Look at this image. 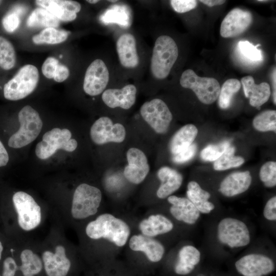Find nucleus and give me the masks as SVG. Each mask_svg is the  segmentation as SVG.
Masks as SVG:
<instances>
[{"label": "nucleus", "mask_w": 276, "mask_h": 276, "mask_svg": "<svg viewBox=\"0 0 276 276\" xmlns=\"http://www.w3.org/2000/svg\"><path fill=\"white\" fill-rule=\"evenodd\" d=\"M128 165L124 170L126 179L133 184L142 182L147 176L150 167L144 153L136 148H131L126 153Z\"/></svg>", "instance_id": "dca6fc26"}, {"label": "nucleus", "mask_w": 276, "mask_h": 276, "mask_svg": "<svg viewBox=\"0 0 276 276\" xmlns=\"http://www.w3.org/2000/svg\"><path fill=\"white\" fill-rule=\"evenodd\" d=\"M9 159L8 153L4 145L0 141V167L7 165Z\"/></svg>", "instance_id": "de8ad7c7"}, {"label": "nucleus", "mask_w": 276, "mask_h": 276, "mask_svg": "<svg viewBox=\"0 0 276 276\" xmlns=\"http://www.w3.org/2000/svg\"><path fill=\"white\" fill-rule=\"evenodd\" d=\"M29 27L55 28L59 25L58 19L52 13L41 7L34 9L27 20Z\"/></svg>", "instance_id": "c85d7f7f"}, {"label": "nucleus", "mask_w": 276, "mask_h": 276, "mask_svg": "<svg viewBox=\"0 0 276 276\" xmlns=\"http://www.w3.org/2000/svg\"><path fill=\"white\" fill-rule=\"evenodd\" d=\"M197 151L196 144L192 143L189 147L173 155L172 160L177 164L186 163L192 159Z\"/></svg>", "instance_id": "ea45409f"}, {"label": "nucleus", "mask_w": 276, "mask_h": 276, "mask_svg": "<svg viewBox=\"0 0 276 276\" xmlns=\"http://www.w3.org/2000/svg\"><path fill=\"white\" fill-rule=\"evenodd\" d=\"M252 21L251 13L239 8L229 11L223 19L220 29L224 38L234 37L244 33Z\"/></svg>", "instance_id": "2eb2a0df"}, {"label": "nucleus", "mask_w": 276, "mask_h": 276, "mask_svg": "<svg viewBox=\"0 0 276 276\" xmlns=\"http://www.w3.org/2000/svg\"><path fill=\"white\" fill-rule=\"evenodd\" d=\"M260 44L254 45L248 41H240L238 43L237 50L242 57L251 62H260L263 59L262 51L258 49Z\"/></svg>", "instance_id": "c9c22d12"}, {"label": "nucleus", "mask_w": 276, "mask_h": 276, "mask_svg": "<svg viewBox=\"0 0 276 276\" xmlns=\"http://www.w3.org/2000/svg\"><path fill=\"white\" fill-rule=\"evenodd\" d=\"M251 181L252 178L248 171L234 172L221 181L219 191L226 197H233L247 191Z\"/></svg>", "instance_id": "412c9836"}, {"label": "nucleus", "mask_w": 276, "mask_h": 276, "mask_svg": "<svg viewBox=\"0 0 276 276\" xmlns=\"http://www.w3.org/2000/svg\"><path fill=\"white\" fill-rule=\"evenodd\" d=\"M235 151L234 147L231 145L228 147L224 153L214 161V169L217 171H223L242 165L245 160L241 156H235Z\"/></svg>", "instance_id": "7c9ffc66"}, {"label": "nucleus", "mask_w": 276, "mask_h": 276, "mask_svg": "<svg viewBox=\"0 0 276 276\" xmlns=\"http://www.w3.org/2000/svg\"><path fill=\"white\" fill-rule=\"evenodd\" d=\"M86 235L90 239H104L121 247L127 242L130 228L123 220L110 213H103L89 222L85 229Z\"/></svg>", "instance_id": "f257e3e1"}, {"label": "nucleus", "mask_w": 276, "mask_h": 276, "mask_svg": "<svg viewBox=\"0 0 276 276\" xmlns=\"http://www.w3.org/2000/svg\"><path fill=\"white\" fill-rule=\"evenodd\" d=\"M86 2H88V3L94 4H96L98 2H99V1H98V0H88V1H86Z\"/></svg>", "instance_id": "603ef678"}, {"label": "nucleus", "mask_w": 276, "mask_h": 276, "mask_svg": "<svg viewBox=\"0 0 276 276\" xmlns=\"http://www.w3.org/2000/svg\"><path fill=\"white\" fill-rule=\"evenodd\" d=\"M178 49L170 36L162 35L156 39L150 60V71L156 79L166 78L177 60Z\"/></svg>", "instance_id": "f03ea898"}, {"label": "nucleus", "mask_w": 276, "mask_h": 276, "mask_svg": "<svg viewBox=\"0 0 276 276\" xmlns=\"http://www.w3.org/2000/svg\"><path fill=\"white\" fill-rule=\"evenodd\" d=\"M167 200L171 204L170 212L176 220L193 224L200 217V213L187 198L170 195Z\"/></svg>", "instance_id": "aec40b11"}, {"label": "nucleus", "mask_w": 276, "mask_h": 276, "mask_svg": "<svg viewBox=\"0 0 276 276\" xmlns=\"http://www.w3.org/2000/svg\"><path fill=\"white\" fill-rule=\"evenodd\" d=\"M109 2H111V3H115V2H117L118 1L117 0H115V1H108Z\"/></svg>", "instance_id": "864d4df0"}, {"label": "nucleus", "mask_w": 276, "mask_h": 276, "mask_svg": "<svg viewBox=\"0 0 276 276\" xmlns=\"http://www.w3.org/2000/svg\"><path fill=\"white\" fill-rule=\"evenodd\" d=\"M17 270L18 265L13 258L8 257L4 260L2 276H15Z\"/></svg>", "instance_id": "37998d69"}, {"label": "nucleus", "mask_w": 276, "mask_h": 276, "mask_svg": "<svg viewBox=\"0 0 276 276\" xmlns=\"http://www.w3.org/2000/svg\"><path fill=\"white\" fill-rule=\"evenodd\" d=\"M198 129L193 124L180 128L172 137L169 145L171 152L175 155L189 147L197 136Z\"/></svg>", "instance_id": "bb28decb"}, {"label": "nucleus", "mask_w": 276, "mask_h": 276, "mask_svg": "<svg viewBox=\"0 0 276 276\" xmlns=\"http://www.w3.org/2000/svg\"><path fill=\"white\" fill-rule=\"evenodd\" d=\"M254 127L258 131L276 132V111L267 110L257 114L252 121Z\"/></svg>", "instance_id": "473e14b6"}, {"label": "nucleus", "mask_w": 276, "mask_h": 276, "mask_svg": "<svg viewBox=\"0 0 276 276\" xmlns=\"http://www.w3.org/2000/svg\"><path fill=\"white\" fill-rule=\"evenodd\" d=\"M116 49L119 61L123 67L134 68L139 65L136 39L132 34L121 35L117 41Z\"/></svg>", "instance_id": "6ab92c4d"}, {"label": "nucleus", "mask_w": 276, "mask_h": 276, "mask_svg": "<svg viewBox=\"0 0 276 276\" xmlns=\"http://www.w3.org/2000/svg\"><path fill=\"white\" fill-rule=\"evenodd\" d=\"M200 260V252L192 245L182 247L178 254V260L174 266L175 272L179 275L191 273Z\"/></svg>", "instance_id": "393cba45"}, {"label": "nucleus", "mask_w": 276, "mask_h": 276, "mask_svg": "<svg viewBox=\"0 0 276 276\" xmlns=\"http://www.w3.org/2000/svg\"><path fill=\"white\" fill-rule=\"evenodd\" d=\"M37 5L46 9L53 14L57 19L64 21H71L77 17V14L67 11L57 5L54 0H38L35 1Z\"/></svg>", "instance_id": "f704fd0d"}, {"label": "nucleus", "mask_w": 276, "mask_h": 276, "mask_svg": "<svg viewBox=\"0 0 276 276\" xmlns=\"http://www.w3.org/2000/svg\"><path fill=\"white\" fill-rule=\"evenodd\" d=\"M55 2L64 9L77 13L81 9V5L78 2L71 0H54Z\"/></svg>", "instance_id": "a18cd8bd"}, {"label": "nucleus", "mask_w": 276, "mask_h": 276, "mask_svg": "<svg viewBox=\"0 0 276 276\" xmlns=\"http://www.w3.org/2000/svg\"><path fill=\"white\" fill-rule=\"evenodd\" d=\"M179 82L182 87L192 90L202 103L211 104L218 98L221 87L214 78L201 77L193 70L188 69L182 73Z\"/></svg>", "instance_id": "6e6552de"}, {"label": "nucleus", "mask_w": 276, "mask_h": 276, "mask_svg": "<svg viewBox=\"0 0 276 276\" xmlns=\"http://www.w3.org/2000/svg\"><path fill=\"white\" fill-rule=\"evenodd\" d=\"M70 71L67 66L59 63L55 72L53 79L57 82H62L67 79Z\"/></svg>", "instance_id": "49530a36"}, {"label": "nucleus", "mask_w": 276, "mask_h": 276, "mask_svg": "<svg viewBox=\"0 0 276 276\" xmlns=\"http://www.w3.org/2000/svg\"><path fill=\"white\" fill-rule=\"evenodd\" d=\"M129 247L133 251L143 252L152 262L160 261L165 253V247L159 241L142 234L131 236L129 239Z\"/></svg>", "instance_id": "a211bd4d"}, {"label": "nucleus", "mask_w": 276, "mask_h": 276, "mask_svg": "<svg viewBox=\"0 0 276 276\" xmlns=\"http://www.w3.org/2000/svg\"><path fill=\"white\" fill-rule=\"evenodd\" d=\"M272 98L273 102L274 104H276V71L275 68H274L272 73Z\"/></svg>", "instance_id": "09e8293b"}, {"label": "nucleus", "mask_w": 276, "mask_h": 276, "mask_svg": "<svg viewBox=\"0 0 276 276\" xmlns=\"http://www.w3.org/2000/svg\"><path fill=\"white\" fill-rule=\"evenodd\" d=\"M259 176L265 187H274L276 185V163L273 161L265 163L260 169Z\"/></svg>", "instance_id": "4c0bfd02"}, {"label": "nucleus", "mask_w": 276, "mask_h": 276, "mask_svg": "<svg viewBox=\"0 0 276 276\" xmlns=\"http://www.w3.org/2000/svg\"><path fill=\"white\" fill-rule=\"evenodd\" d=\"M187 188V198L193 203L200 213L208 214L214 209V204L209 201L211 194L203 190L197 182H189Z\"/></svg>", "instance_id": "a878e982"}, {"label": "nucleus", "mask_w": 276, "mask_h": 276, "mask_svg": "<svg viewBox=\"0 0 276 276\" xmlns=\"http://www.w3.org/2000/svg\"><path fill=\"white\" fill-rule=\"evenodd\" d=\"M199 1L209 7L221 5L225 2V1L223 0H200Z\"/></svg>", "instance_id": "8fccbe9b"}, {"label": "nucleus", "mask_w": 276, "mask_h": 276, "mask_svg": "<svg viewBox=\"0 0 276 276\" xmlns=\"http://www.w3.org/2000/svg\"><path fill=\"white\" fill-rule=\"evenodd\" d=\"M59 61L53 57H49L42 65V72L43 75L49 79L53 78Z\"/></svg>", "instance_id": "79ce46f5"}, {"label": "nucleus", "mask_w": 276, "mask_h": 276, "mask_svg": "<svg viewBox=\"0 0 276 276\" xmlns=\"http://www.w3.org/2000/svg\"><path fill=\"white\" fill-rule=\"evenodd\" d=\"M100 190L82 183L77 187L73 194L71 208L72 217L78 220L85 219L96 214L102 200Z\"/></svg>", "instance_id": "20e7f679"}, {"label": "nucleus", "mask_w": 276, "mask_h": 276, "mask_svg": "<svg viewBox=\"0 0 276 276\" xmlns=\"http://www.w3.org/2000/svg\"><path fill=\"white\" fill-rule=\"evenodd\" d=\"M68 36V32L55 28H47L33 36L32 40L36 44H58L64 42Z\"/></svg>", "instance_id": "c756f323"}, {"label": "nucleus", "mask_w": 276, "mask_h": 276, "mask_svg": "<svg viewBox=\"0 0 276 276\" xmlns=\"http://www.w3.org/2000/svg\"><path fill=\"white\" fill-rule=\"evenodd\" d=\"M71 137L72 133L66 128H54L48 131L43 134L42 141L36 146V155L43 160L53 155L59 149L70 152L75 151L78 143Z\"/></svg>", "instance_id": "423d86ee"}, {"label": "nucleus", "mask_w": 276, "mask_h": 276, "mask_svg": "<svg viewBox=\"0 0 276 276\" xmlns=\"http://www.w3.org/2000/svg\"><path fill=\"white\" fill-rule=\"evenodd\" d=\"M245 96L249 99V104L253 107L260 108L269 99L270 88L268 83L262 82L256 84L251 76L243 77L241 80Z\"/></svg>", "instance_id": "4be33fe9"}, {"label": "nucleus", "mask_w": 276, "mask_h": 276, "mask_svg": "<svg viewBox=\"0 0 276 276\" xmlns=\"http://www.w3.org/2000/svg\"><path fill=\"white\" fill-rule=\"evenodd\" d=\"M109 80V73L106 64L102 60L96 59L86 69L83 90L89 96H98L104 91Z\"/></svg>", "instance_id": "f8f14e48"}, {"label": "nucleus", "mask_w": 276, "mask_h": 276, "mask_svg": "<svg viewBox=\"0 0 276 276\" xmlns=\"http://www.w3.org/2000/svg\"><path fill=\"white\" fill-rule=\"evenodd\" d=\"M3 251V245L2 242L0 241V260L2 258Z\"/></svg>", "instance_id": "3c124183"}, {"label": "nucleus", "mask_w": 276, "mask_h": 276, "mask_svg": "<svg viewBox=\"0 0 276 276\" xmlns=\"http://www.w3.org/2000/svg\"><path fill=\"white\" fill-rule=\"evenodd\" d=\"M263 215L268 220H276V196L271 197L267 201L264 209Z\"/></svg>", "instance_id": "c03bdc74"}, {"label": "nucleus", "mask_w": 276, "mask_h": 276, "mask_svg": "<svg viewBox=\"0 0 276 276\" xmlns=\"http://www.w3.org/2000/svg\"><path fill=\"white\" fill-rule=\"evenodd\" d=\"M241 82L237 79H229L223 84L218 96V105L221 109L229 107L234 94L241 88Z\"/></svg>", "instance_id": "2f4dec72"}, {"label": "nucleus", "mask_w": 276, "mask_h": 276, "mask_svg": "<svg viewBox=\"0 0 276 276\" xmlns=\"http://www.w3.org/2000/svg\"><path fill=\"white\" fill-rule=\"evenodd\" d=\"M19 15L12 11L3 17L2 25L7 32L12 33L18 27L20 24Z\"/></svg>", "instance_id": "58836bf2"}, {"label": "nucleus", "mask_w": 276, "mask_h": 276, "mask_svg": "<svg viewBox=\"0 0 276 276\" xmlns=\"http://www.w3.org/2000/svg\"><path fill=\"white\" fill-rule=\"evenodd\" d=\"M13 204L20 228L26 232L36 228L42 221V211L34 198L24 191H18L12 196Z\"/></svg>", "instance_id": "0eeeda50"}, {"label": "nucleus", "mask_w": 276, "mask_h": 276, "mask_svg": "<svg viewBox=\"0 0 276 276\" xmlns=\"http://www.w3.org/2000/svg\"><path fill=\"white\" fill-rule=\"evenodd\" d=\"M235 267L243 276H263L273 271L274 264L273 261L265 255L250 254L237 261Z\"/></svg>", "instance_id": "4468645a"}, {"label": "nucleus", "mask_w": 276, "mask_h": 276, "mask_svg": "<svg viewBox=\"0 0 276 276\" xmlns=\"http://www.w3.org/2000/svg\"><path fill=\"white\" fill-rule=\"evenodd\" d=\"M39 78V72L36 66L32 64L23 66L5 84L4 97L11 101H17L26 98L35 90Z\"/></svg>", "instance_id": "39448f33"}, {"label": "nucleus", "mask_w": 276, "mask_h": 276, "mask_svg": "<svg viewBox=\"0 0 276 276\" xmlns=\"http://www.w3.org/2000/svg\"><path fill=\"white\" fill-rule=\"evenodd\" d=\"M157 175L161 181L156 195L160 199L166 198L177 191L181 186L183 177L176 170L168 167H161Z\"/></svg>", "instance_id": "5701e85b"}, {"label": "nucleus", "mask_w": 276, "mask_h": 276, "mask_svg": "<svg viewBox=\"0 0 276 276\" xmlns=\"http://www.w3.org/2000/svg\"><path fill=\"white\" fill-rule=\"evenodd\" d=\"M16 54L12 44L0 36V67L5 70L12 68L16 63Z\"/></svg>", "instance_id": "72a5a7b5"}, {"label": "nucleus", "mask_w": 276, "mask_h": 276, "mask_svg": "<svg viewBox=\"0 0 276 276\" xmlns=\"http://www.w3.org/2000/svg\"><path fill=\"white\" fill-rule=\"evenodd\" d=\"M137 89L133 84H127L121 89L109 88L102 95L104 103L109 107L130 108L135 103Z\"/></svg>", "instance_id": "f3484780"}, {"label": "nucleus", "mask_w": 276, "mask_h": 276, "mask_svg": "<svg viewBox=\"0 0 276 276\" xmlns=\"http://www.w3.org/2000/svg\"><path fill=\"white\" fill-rule=\"evenodd\" d=\"M21 265L18 266L24 276H34L42 269L41 258L32 249L26 248L20 254Z\"/></svg>", "instance_id": "cd10ccee"}, {"label": "nucleus", "mask_w": 276, "mask_h": 276, "mask_svg": "<svg viewBox=\"0 0 276 276\" xmlns=\"http://www.w3.org/2000/svg\"><path fill=\"white\" fill-rule=\"evenodd\" d=\"M20 123L18 130L8 140L12 148H20L33 142L40 133L43 123L38 112L30 105H26L18 115Z\"/></svg>", "instance_id": "7ed1b4c3"}, {"label": "nucleus", "mask_w": 276, "mask_h": 276, "mask_svg": "<svg viewBox=\"0 0 276 276\" xmlns=\"http://www.w3.org/2000/svg\"><path fill=\"white\" fill-rule=\"evenodd\" d=\"M217 237L220 243L231 248L244 247L250 241L248 228L243 221L233 218H225L219 223Z\"/></svg>", "instance_id": "1a4fd4ad"}, {"label": "nucleus", "mask_w": 276, "mask_h": 276, "mask_svg": "<svg viewBox=\"0 0 276 276\" xmlns=\"http://www.w3.org/2000/svg\"><path fill=\"white\" fill-rule=\"evenodd\" d=\"M230 145L228 141H224L215 145H209L201 151V158L205 161H215Z\"/></svg>", "instance_id": "e433bc0d"}, {"label": "nucleus", "mask_w": 276, "mask_h": 276, "mask_svg": "<svg viewBox=\"0 0 276 276\" xmlns=\"http://www.w3.org/2000/svg\"><path fill=\"white\" fill-rule=\"evenodd\" d=\"M173 227V223L169 219L159 214L150 215L139 224L141 234L153 238L170 232Z\"/></svg>", "instance_id": "b1692460"}, {"label": "nucleus", "mask_w": 276, "mask_h": 276, "mask_svg": "<svg viewBox=\"0 0 276 276\" xmlns=\"http://www.w3.org/2000/svg\"><path fill=\"white\" fill-rule=\"evenodd\" d=\"M64 245L58 244L41 253L43 266L48 276H66L71 266Z\"/></svg>", "instance_id": "ddd939ff"}, {"label": "nucleus", "mask_w": 276, "mask_h": 276, "mask_svg": "<svg viewBox=\"0 0 276 276\" xmlns=\"http://www.w3.org/2000/svg\"><path fill=\"white\" fill-rule=\"evenodd\" d=\"M143 119L157 133H165L173 116L168 106L162 100L154 99L145 102L141 107Z\"/></svg>", "instance_id": "9d476101"}, {"label": "nucleus", "mask_w": 276, "mask_h": 276, "mask_svg": "<svg viewBox=\"0 0 276 276\" xmlns=\"http://www.w3.org/2000/svg\"><path fill=\"white\" fill-rule=\"evenodd\" d=\"M0 276H1V275H0Z\"/></svg>", "instance_id": "5fc2aeb1"}, {"label": "nucleus", "mask_w": 276, "mask_h": 276, "mask_svg": "<svg viewBox=\"0 0 276 276\" xmlns=\"http://www.w3.org/2000/svg\"><path fill=\"white\" fill-rule=\"evenodd\" d=\"M170 4L175 12L182 13L195 8L197 2L195 0H171Z\"/></svg>", "instance_id": "a19ab883"}, {"label": "nucleus", "mask_w": 276, "mask_h": 276, "mask_svg": "<svg viewBox=\"0 0 276 276\" xmlns=\"http://www.w3.org/2000/svg\"><path fill=\"white\" fill-rule=\"evenodd\" d=\"M90 135L93 142L97 145L110 142L119 143L125 140L126 130L121 124H113L110 118L102 117L97 120L91 126Z\"/></svg>", "instance_id": "9b49d317"}]
</instances>
